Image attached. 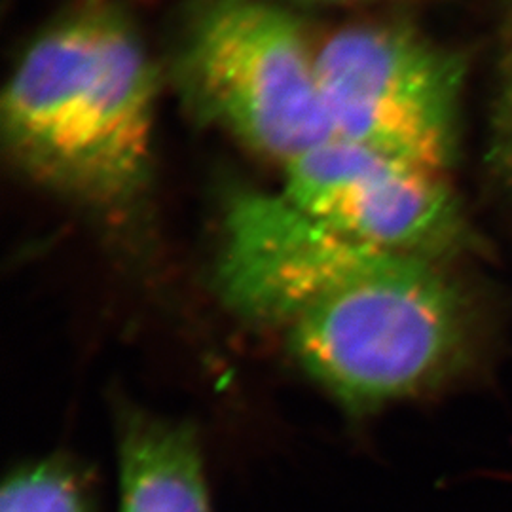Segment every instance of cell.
<instances>
[{
	"mask_svg": "<svg viewBox=\"0 0 512 512\" xmlns=\"http://www.w3.org/2000/svg\"><path fill=\"white\" fill-rule=\"evenodd\" d=\"M158 74L105 4L55 23L19 57L0 103L2 143L33 183L101 215L147 192Z\"/></svg>",
	"mask_w": 512,
	"mask_h": 512,
	"instance_id": "cell-1",
	"label": "cell"
},
{
	"mask_svg": "<svg viewBox=\"0 0 512 512\" xmlns=\"http://www.w3.org/2000/svg\"><path fill=\"white\" fill-rule=\"evenodd\" d=\"M311 376L351 408L444 382L473 349V311L440 262L372 249L287 325Z\"/></svg>",
	"mask_w": 512,
	"mask_h": 512,
	"instance_id": "cell-2",
	"label": "cell"
},
{
	"mask_svg": "<svg viewBox=\"0 0 512 512\" xmlns=\"http://www.w3.org/2000/svg\"><path fill=\"white\" fill-rule=\"evenodd\" d=\"M179 80L202 118L281 169L332 139L317 46L274 0H205Z\"/></svg>",
	"mask_w": 512,
	"mask_h": 512,
	"instance_id": "cell-3",
	"label": "cell"
},
{
	"mask_svg": "<svg viewBox=\"0 0 512 512\" xmlns=\"http://www.w3.org/2000/svg\"><path fill=\"white\" fill-rule=\"evenodd\" d=\"M334 139L446 173L459 148L465 65L397 21L351 23L317 44Z\"/></svg>",
	"mask_w": 512,
	"mask_h": 512,
	"instance_id": "cell-4",
	"label": "cell"
},
{
	"mask_svg": "<svg viewBox=\"0 0 512 512\" xmlns=\"http://www.w3.org/2000/svg\"><path fill=\"white\" fill-rule=\"evenodd\" d=\"M279 192L330 230L385 253L440 262L473 247L444 173L342 139L285 165Z\"/></svg>",
	"mask_w": 512,
	"mask_h": 512,
	"instance_id": "cell-5",
	"label": "cell"
},
{
	"mask_svg": "<svg viewBox=\"0 0 512 512\" xmlns=\"http://www.w3.org/2000/svg\"><path fill=\"white\" fill-rule=\"evenodd\" d=\"M120 512H211L194 429L141 412L122 416Z\"/></svg>",
	"mask_w": 512,
	"mask_h": 512,
	"instance_id": "cell-6",
	"label": "cell"
},
{
	"mask_svg": "<svg viewBox=\"0 0 512 512\" xmlns=\"http://www.w3.org/2000/svg\"><path fill=\"white\" fill-rule=\"evenodd\" d=\"M0 512H86V495L69 465L40 461L4 482Z\"/></svg>",
	"mask_w": 512,
	"mask_h": 512,
	"instance_id": "cell-7",
	"label": "cell"
},
{
	"mask_svg": "<svg viewBox=\"0 0 512 512\" xmlns=\"http://www.w3.org/2000/svg\"><path fill=\"white\" fill-rule=\"evenodd\" d=\"M490 158L495 171L512 184V55L505 65L495 101Z\"/></svg>",
	"mask_w": 512,
	"mask_h": 512,
	"instance_id": "cell-8",
	"label": "cell"
},
{
	"mask_svg": "<svg viewBox=\"0 0 512 512\" xmlns=\"http://www.w3.org/2000/svg\"><path fill=\"white\" fill-rule=\"evenodd\" d=\"M315 2H327V4H384V2H395V4H416V2H429V0H315Z\"/></svg>",
	"mask_w": 512,
	"mask_h": 512,
	"instance_id": "cell-9",
	"label": "cell"
}]
</instances>
